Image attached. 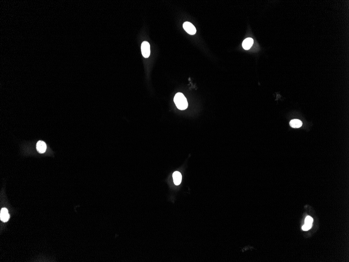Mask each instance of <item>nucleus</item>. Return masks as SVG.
Segmentation results:
<instances>
[{
    "mask_svg": "<svg viewBox=\"0 0 349 262\" xmlns=\"http://www.w3.org/2000/svg\"><path fill=\"white\" fill-rule=\"evenodd\" d=\"M174 103L177 107L180 110H185L188 107V104L186 98L181 93H178L174 96Z\"/></svg>",
    "mask_w": 349,
    "mask_h": 262,
    "instance_id": "nucleus-1",
    "label": "nucleus"
},
{
    "mask_svg": "<svg viewBox=\"0 0 349 262\" xmlns=\"http://www.w3.org/2000/svg\"><path fill=\"white\" fill-rule=\"evenodd\" d=\"M290 125L293 128H300L302 126V122L298 120H292L290 122Z\"/></svg>",
    "mask_w": 349,
    "mask_h": 262,
    "instance_id": "nucleus-8",
    "label": "nucleus"
},
{
    "mask_svg": "<svg viewBox=\"0 0 349 262\" xmlns=\"http://www.w3.org/2000/svg\"><path fill=\"white\" fill-rule=\"evenodd\" d=\"M0 219H1V220L4 222H6L9 220V215L8 213V210L5 208H3L1 210Z\"/></svg>",
    "mask_w": 349,
    "mask_h": 262,
    "instance_id": "nucleus-4",
    "label": "nucleus"
},
{
    "mask_svg": "<svg viewBox=\"0 0 349 262\" xmlns=\"http://www.w3.org/2000/svg\"><path fill=\"white\" fill-rule=\"evenodd\" d=\"M312 224H305L302 227V229L304 231H307L311 228Z\"/></svg>",
    "mask_w": 349,
    "mask_h": 262,
    "instance_id": "nucleus-10",
    "label": "nucleus"
},
{
    "mask_svg": "<svg viewBox=\"0 0 349 262\" xmlns=\"http://www.w3.org/2000/svg\"><path fill=\"white\" fill-rule=\"evenodd\" d=\"M313 222V219L311 218L310 216H307L305 219V224H312Z\"/></svg>",
    "mask_w": 349,
    "mask_h": 262,
    "instance_id": "nucleus-9",
    "label": "nucleus"
},
{
    "mask_svg": "<svg viewBox=\"0 0 349 262\" xmlns=\"http://www.w3.org/2000/svg\"><path fill=\"white\" fill-rule=\"evenodd\" d=\"M36 148L38 152H39L40 153H44V152H45L46 151L47 145L44 141H39L37 143Z\"/></svg>",
    "mask_w": 349,
    "mask_h": 262,
    "instance_id": "nucleus-5",
    "label": "nucleus"
},
{
    "mask_svg": "<svg viewBox=\"0 0 349 262\" xmlns=\"http://www.w3.org/2000/svg\"><path fill=\"white\" fill-rule=\"evenodd\" d=\"M253 44V40L251 38H246L243 42L242 46L245 50H249Z\"/></svg>",
    "mask_w": 349,
    "mask_h": 262,
    "instance_id": "nucleus-6",
    "label": "nucleus"
},
{
    "mask_svg": "<svg viewBox=\"0 0 349 262\" xmlns=\"http://www.w3.org/2000/svg\"><path fill=\"white\" fill-rule=\"evenodd\" d=\"M183 27L185 31L190 35H195L197 32L195 27L190 22H185L183 24Z\"/></svg>",
    "mask_w": 349,
    "mask_h": 262,
    "instance_id": "nucleus-3",
    "label": "nucleus"
},
{
    "mask_svg": "<svg viewBox=\"0 0 349 262\" xmlns=\"http://www.w3.org/2000/svg\"><path fill=\"white\" fill-rule=\"evenodd\" d=\"M141 51L143 56L147 58L150 55V45L148 41H143L141 45Z\"/></svg>",
    "mask_w": 349,
    "mask_h": 262,
    "instance_id": "nucleus-2",
    "label": "nucleus"
},
{
    "mask_svg": "<svg viewBox=\"0 0 349 262\" xmlns=\"http://www.w3.org/2000/svg\"><path fill=\"white\" fill-rule=\"evenodd\" d=\"M172 178L174 184L176 185H179L181 183L182 180V176L181 173L178 171L174 172L172 174Z\"/></svg>",
    "mask_w": 349,
    "mask_h": 262,
    "instance_id": "nucleus-7",
    "label": "nucleus"
}]
</instances>
